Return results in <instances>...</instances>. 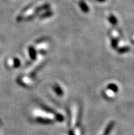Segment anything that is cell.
<instances>
[{
  "label": "cell",
  "mask_w": 134,
  "mask_h": 135,
  "mask_svg": "<svg viewBox=\"0 0 134 135\" xmlns=\"http://www.w3.org/2000/svg\"><path fill=\"white\" fill-rule=\"evenodd\" d=\"M44 45H45L46 48H47L48 47H49V45H48L47 43H45V44H44ZM42 46H43V45H42V43H41L39 45H37V46H36V50H38V49H39V48L41 47H42Z\"/></svg>",
  "instance_id": "cell-5"
},
{
  "label": "cell",
  "mask_w": 134,
  "mask_h": 135,
  "mask_svg": "<svg viewBox=\"0 0 134 135\" xmlns=\"http://www.w3.org/2000/svg\"><path fill=\"white\" fill-rule=\"evenodd\" d=\"M71 124L72 125H75L77 123V116L79 115V107L77 104H73L71 107Z\"/></svg>",
  "instance_id": "cell-1"
},
{
  "label": "cell",
  "mask_w": 134,
  "mask_h": 135,
  "mask_svg": "<svg viewBox=\"0 0 134 135\" xmlns=\"http://www.w3.org/2000/svg\"><path fill=\"white\" fill-rule=\"evenodd\" d=\"M112 93H113V91L112 90H111V89H109V90H107V91H106V95H107V97H108V98H112Z\"/></svg>",
  "instance_id": "cell-4"
},
{
  "label": "cell",
  "mask_w": 134,
  "mask_h": 135,
  "mask_svg": "<svg viewBox=\"0 0 134 135\" xmlns=\"http://www.w3.org/2000/svg\"><path fill=\"white\" fill-rule=\"evenodd\" d=\"M97 1H98V2H103L105 0H97Z\"/></svg>",
  "instance_id": "cell-6"
},
{
  "label": "cell",
  "mask_w": 134,
  "mask_h": 135,
  "mask_svg": "<svg viewBox=\"0 0 134 135\" xmlns=\"http://www.w3.org/2000/svg\"><path fill=\"white\" fill-rule=\"evenodd\" d=\"M80 6H81V8H82V10H83V11H84V12H87L88 11V7H87L86 4L84 2H81L80 3Z\"/></svg>",
  "instance_id": "cell-3"
},
{
  "label": "cell",
  "mask_w": 134,
  "mask_h": 135,
  "mask_svg": "<svg viewBox=\"0 0 134 135\" xmlns=\"http://www.w3.org/2000/svg\"><path fill=\"white\" fill-rule=\"evenodd\" d=\"M44 60V58H43V56H40V58H38L37 59L36 61H35V62L32 64V66H31V67H28L26 70V74H31V73H32L34 71V70H35L37 67H38L39 65H41V62L43 61Z\"/></svg>",
  "instance_id": "cell-2"
}]
</instances>
